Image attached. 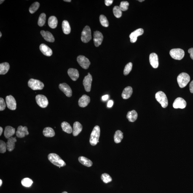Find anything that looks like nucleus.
<instances>
[{"label":"nucleus","mask_w":193,"mask_h":193,"mask_svg":"<svg viewBox=\"0 0 193 193\" xmlns=\"http://www.w3.org/2000/svg\"><path fill=\"white\" fill-rule=\"evenodd\" d=\"M48 159L52 164L57 166L64 167L66 165V163L57 154L52 153L49 154Z\"/></svg>","instance_id":"obj_1"},{"label":"nucleus","mask_w":193,"mask_h":193,"mask_svg":"<svg viewBox=\"0 0 193 193\" xmlns=\"http://www.w3.org/2000/svg\"><path fill=\"white\" fill-rule=\"evenodd\" d=\"M100 135V128L98 126H95L91 133L90 138V143L92 146H95L99 142Z\"/></svg>","instance_id":"obj_2"},{"label":"nucleus","mask_w":193,"mask_h":193,"mask_svg":"<svg viewBox=\"0 0 193 193\" xmlns=\"http://www.w3.org/2000/svg\"><path fill=\"white\" fill-rule=\"evenodd\" d=\"M190 80L189 75L186 73H182L177 78V81L179 87L181 88L185 87Z\"/></svg>","instance_id":"obj_3"},{"label":"nucleus","mask_w":193,"mask_h":193,"mask_svg":"<svg viewBox=\"0 0 193 193\" xmlns=\"http://www.w3.org/2000/svg\"><path fill=\"white\" fill-rule=\"evenodd\" d=\"M156 100L161 105L163 108L167 107L168 105V101L166 94L162 91H159L156 94Z\"/></svg>","instance_id":"obj_4"},{"label":"nucleus","mask_w":193,"mask_h":193,"mask_svg":"<svg viewBox=\"0 0 193 193\" xmlns=\"http://www.w3.org/2000/svg\"><path fill=\"white\" fill-rule=\"evenodd\" d=\"M28 86L33 90H41L44 88V84L38 80L32 79L28 81Z\"/></svg>","instance_id":"obj_5"},{"label":"nucleus","mask_w":193,"mask_h":193,"mask_svg":"<svg viewBox=\"0 0 193 193\" xmlns=\"http://www.w3.org/2000/svg\"><path fill=\"white\" fill-rule=\"evenodd\" d=\"M92 39L91 32V28L88 26H86L84 28L81 34V39L82 42L87 43Z\"/></svg>","instance_id":"obj_6"},{"label":"nucleus","mask_w":193,"mask_h":193,"mask_svg":"<svg viewBox=\"0 0 193 193\" xmlns=\"http://www.w3.org/2000/svg\"><path fill=\"white\" fill-rule=\"evenodd\" d=\"M170 54L172 58L175 60H180L184 57L185 52L181 49H173L170 51Z\"/></svg>","instance_id":"obj_7"},{"label":"nucleus","mask_w":193,"mask_h":193,"mask_svg":"<svg viewBox=\"0 0 193 193\" xmlns=\"http://www.w3.org/2000/svg\"><path fill=\"white\" fill-rule=\"evenodd\" d=\"M36 100L38 106L41 108H46L48 105V100L45 95H36Z\"/></svg>","instance_id":"obj_8"},{"label":"nucleus","mask_w":193,"mask_h":193,"mask_svg":"<svg viewBox=\"0 0 193 193\" xmlns=\"http://www.w3.org/2000/svg\"><path fill=\"white\" fill-rule=\"evenodd\" d=\"M77 61L80 66L84 69H88L91 64L90 60L84 55L79 56L77 58Z\"/></svg>","instance_id":"obj_9"},{"label":"nucleus","mask_w":193,"mask_h":193,"mask_svg":"<svg viewBox=\"0 0 193 193\" xmlns=\"http://www.w3.org/2000/svg\"><path fill=\"white\" fill-rule=\"evenodd\" d=\"M7 107L11 110H15L17 108V103L14 97L12 95H8L6 98Z\"/></svg>","instance_id":"obj_10"},{"label":"nucleus","mask_w":193,"mask_h":193,"mask_svg":"<svg viewBox=\"0 0 193 193\" xmlns=\"http://www.w3.org/2000/svg\"><path fill=\"white\" fill-rule=\"evenodd\" d=\"M92 81V77L90 73H88V74L84 77L83 80V85H84V89L86 91L90 92L91 90V84Z\"/></svg>","instance_id":"obj_11"},{"label":"nucleus","mask_w":193,"mask_h":193,"mask_svg":"<svg viewBox=\"0 0 193 193\" xmlns=\"http://www.w3.org/2000/svg\"><path fill=\"white\" fill-rule=\"evenodd\" d=\"M93 41L95 47H98L102 42L103 36L102 33L98 31L94 32Z\"/></svg>","instance_id":"obj_12"},{"label":"nucleus","mask_w":193,"mask_h":193,"mask_svg":"<svg viewBox=\"0 0 193 193\" xmlns=\"http://www.w3.org/2000/svg\"><path fill=\"white\" fill-rule=\"evenodd\" d=\"M186 102L183 98L178 97L175 100L173 103V106L175 109H184L186 106Z\"/></svg>","instance_id":"obj_13"},{"label":"nucleus","mask_w":193,"mask_h":193,"mask_svg":"<svg viewBox=\"0 0 193 193\" xmlns=\"http://www.w3.org/2000/svg\"><path fill=\"white\" fill-rule=\"evenodd\" d=\"M59 88L63 92L65 95L68 97H71L72 95V90L69 86L66 83L60 84L59 86Z\"/></svg>","instance_id":"obj_14"},{"label":"nucleus","mask_w":193,"mask_h":193,"mask_svg":"<svg viewBox=\"0 0 193 193\" xmlns=\"http://www.w3.org/2000/svg\"><path fill=\"white\" fill-rule=\"evenodd\" d=\"M144 33V30L142 28L138 29L132 32L130 35L131 42L134 43L136 42L138 36H141Z\"/></svg>","instance_id":"obj_15"},{"label":"nucleus","mask_w":193,"mask_h":193,"mask_svg":"<svg viewBox=\"0 0 193 193\" xmlns=\"http://www.w3.org/2000/svg\"><path fill=\"white\" fill-rule=\"evenodd\" d=\"M16 135L18 138H24L25 135H28L29 132L27 127L26 126L23 127L22 126H19L16 132Z\"/></svg>","instance_id":"obj_16"},{"label":"nucleus","mask_w":193,"mask_h":193,"mask_svg":"<svg viewBox=\"0 0 193 193\" xmlns=\"http://www.w3.org/2000/svg\"><path fill=\"white\" fill-rule=\"evenodd\" d=\"M149 60L150 63L153 68H157L158 67L159 58L157 54L154 53H151L149 55Z\"/></svg>","instance_id":"obj_17"},{"label":"nucleus","mask_w":193,"mask_h":193,"mask_svg":"<svg viewBox=\"0 0 193 193\" xmlns=\"http://www.w3.org/2000/svg\"><path fill=\"white\" fill-rule=\"evenodd\" d=\"M90 98L86 95H84L81 97L79 100V106L81 107H85L90 103Z\"/></svg>","instance_id":"obj_18"},{"label":"nucleus","mask_w":193,"mask_h":193,"mask_svg":"<svg viewBox=\"0 0 193 193\" xmlns=\"http://www.w3.org/2000/svg\"><path fill=\"white\" fill-rule=\"evenodd\" d=\"M39 49L42 53L46 56L49 57L52 55V49L45 44H41L39 46Z\"/></svg>","instance_id":"obj_19"},{"label":"nucleus","mask_w":193,"mask_h":193,"mask_svg":"<svg viewBox=\"0 0 193 193\" xmlns=\"http://www.w3.org/2000/svg\"><path fill=\"white\" fill-rule=\"evenodd\" d=\"M41 34L46 41L50 42H53L55 41V38L51 33L48 31H41Z\"/></svg>","instance_id":"obj_20"},{"label":"nucleus","mask_w":193,"mask_h":193,"mask_svg":"<svg viewBox=\"0 0 193 193\" xmlns=\"http://www.w3.org/2000/svg\"><path fill=\"white\" fill-rule=\"evenodd\" d=\"M68 74L69 77L73 81H76L79 77V73L78 70L74 68H69L68 71Z\"/></svg>","instance_id":"obj_21"},{"label":"nucleus","mask_w":193,"mask_h":193,"mask_svg":"<svg viewBox=\"0 0 193 193\" xmlns=\"http://www.w3.org/2000/svg\"><path fill=\"white\" fill-rule=\"evenodd\" d=\"M82 130V126L79 122H76L73 124V135L74 136H77Z\"/></svg>","instance_id":"obj_22"},{"label":"nucleus","mask_w":193,"mask_h":193,"mask_svg":"<svg viewBox=\"0 0 193 193\" xmlns=\"http://www.w3.org/2000/svg\"><path fill=\"white\" fill-rule=\"evenodd\" d=\"M15 133V129L11 126H6L5 129L4 135L6 138L12 137Z\"/></svg>","instance_id":"obj_23"},{"label":"nucleus","mask_w":193,"mask_h":193,"mask_svg":"<svg viewBox=\"0 0 193 193\" xmlns=\"http://www.w3.org/2000/svg\"><path fill=\"white\" fill-rule=\"evenodd\" d=\"M16 142L17 140L16 138H13L12 137L8 139L7 145L8 151L11 152L15 148V143Z\"/></svg>","instance_id":"obj_24"},{"label":"nucleus","mask_w":193,"mask_h":193,"mask_svg":"<svg viewBox=\"0 0 193 193\" xmlns=\"http://www.w3.org/2000/svg\"><path fill=\"white\" fill-rule=\"evenodd\" d=\"M133 89L131 87L128 86L124 89L122 94V97L124 99H128L131 96Z\"/></svg>","instance_id":"obj_25"},{"label":"nucleus","mask_w":193,"mask_h":193,"mask_svg":"<svg viewBox=\"0 0 193 193\" xmlns=\"http://www.w3.org/2000/svg\"><path fill=\"white\" fill-rule=\"evenodd\" d=\"M43 133L44 136L47 138H52L55 135L53 129L50 127H47L44 128L43 131Z\"/></svg>","instance_id":"obj_26"},{"label":"nucleus","mask_w":193,"mask_h":193,"mask_svg":"<svg viewBox=\"0 0 193 193\" xmlns=\"http://www.w3.org/2000/svg\"><path fill=\"white\" fill-rule=\"evenodd\" d=\"M138 117V113L134 110L128 112L127 115V119L131 122H135L137 119Z\"/></svg>","instance_id":"obj_27"},{"label":"nucleus","mask_w":193,"mask_h":193,"mask_svg":"<svg viewBox=\"0 0 193 193\" xmlns=\"http://www.w3.org/2000/svg\"><path fill=\"white\" fill-rule=\"evenodd\" d=\"M10 68V65L7 62H4L0 64V74H5L8 71Z\"/></svg>","instance_id":"obj_28"},{"label":"nucleus","mask_w":193,"mask_h":193,"mask_svg":"<svg viewBox=\"0 0 193 193\" xmlns=\"http://www.w3.org/2000/svg\"><path fill=\"white\" fill-rule=\"evenodd\" d=\"M58 22L57 18L54 16H52L49 18L48 24L49 27L51 28L55 29L56 28Z\"/></svg>","instance_id":"obj_29"},{"label":"nucleus","mask_w":193,"mask_h":193,"mask_svg":"<svg viewBox=\"0 0 193 193\" xmlns=\"http://www.w3.org/2000/svg\"><path fill=\"white\" fill-rule=\"evenodd\" d=\"M79 160L81 164L87 167H91L93 164L91 161L87 159L86 157H84V156L79 157Z\"/></svg>","instance_id":"obj_30"},{"label":"nucleus","mask_w":193,"mask_h":193,"mask_svg":"<svg viewBox=\"0 0 193 193\" xmlns=\"http://www.w3.org/2000/svg\"><path fill=\"white\" fill-rule=\"evenodd\" d=\"M62 28L63 33L66 34H69L71 31V27L69 23L67 21L65 20L63 21L62 23Z\"/></svg>","instance_id":"obj_31"},{"label":"nucleus","mask_w":193,"mask_h":193,"mask_svg":"<svg viewBox=\"0 0 193 193\" xmlns=\"http://www.w3.org/2000/svg\"><path fill=\"white\" fill-rule=\"evenodd\" d=\"M61 127L64 131L70 134L72 133L73 129L70 124L66 122H63L61 124Z\"/></svg>","instance_id":"obj_32"},{"label":"nucleus","mask_w":193,"mask_h":193,"mask_svg":"<svg viewBox=\"0 0 193 193\" xmlns=\"http://www.w3.org/2000/svg\"><path fill=\"white\" fill-rule=\"evenodd\" d=\"M123 133L120 130H117L115 132L114 135V141L116 143H120L123 138Z\"/></svg>","instance_id":"obj_33"},{"label":"nucleus","mask_w":193,"mask_h":193,"mask_svg":"<svg viewBox=\"0 0 193 193\" xmlns=\"http://www.w3.org/2000/svg\"><path fill=\"white\" fill-rule=\"evenodd\" d=\"M46 19V14L44 13H41L40 15L38 20V25L40 27H42L45 24Z\"/></svg>","instance_id":"obj_34"},{"label":"nucleus","mask_w":193,"mask_h":193,"mask_svg":"<svg viewBox=\"0 0 193 193\" xmlns=\"http://www.w3.org/2000/svg\"><path fill=\"white\" fill-rule=\"evenodd\" d=\"M33 183L32 180L28 178H23L21 181L22 185L25 187H29L33 184Z\"/></svg>","instance_id":"obj_35"},{"label":"nucleus","mask_w":193,"mask_h":193,"mask_svg":"<svg viewBox=\"0 0 193 193\" xmlns=\"http://www.w3.org/2000/svg\"><path fill=\"white\" fill-rule=\"evenodd\" d=\"M100 23L103 26L105 27H107L109 26V23L105 16L101 15L100 17Z\"/></svg>","instance_id":"obj_36"},{"label":"nucleus","mask_w":193,"mask_h":193,"mask_svg":"<svg viewBox=\"0 0 193 193\" xmlns=\"http://www.w3.org/2000/svg\"><path fill=\"white\" fill-rule=\"evenodd\" d=\"M119 6H116L113 8V13L115 16L117 18H120L122 16V12Z\"/></svg>","instance_id":"obj_37"},{"label":"nucleus","mask_w":193,"mask_h":193,"mask_svg":"<svg viewBox=\"0 0 193 193\" xmlns=\"http://www.w3.org/2000/svg\"><path fill=\"white\" fill-rule=\"evenodd\" d=\"M39 6L40 4L38 2L33 3L29 8V11L30 13L31 14L34 13L39 8Z\"/></svg>","instance_id":"obj_38"},{"label":"nucleus","mask_w":193,"mask_h":193,"mask_svg":"<svg viewBox=\"0 0 193 193\" xmlns=\"http://www.w3.org/2000/svg\"><path fill=\"white\" fill-rule=\"evenodd\" d=\"M101 178L104 182L107 183L111 182L112 181V178L108 174L106 173H103L101 176Z\"/></svg>","instance_id":"obj_39"},{"label":"nucleus","mask_w":193,"mask_h":193,"mask_svg":"<svg viewBox=\"0 0 193 193\" xmlns=\"http://www.w3.org/2000/svg\"><path fill=\"white\" fill-rule=\"evenodd\" d=\"M132 67V63L130 62L126 65L124 70V73L125 76L127 75L131 71Z\"/></svg>","instance_id":"obj_40"},{"label":"nucleus","mask_w":193,"mask_h":193,"mask_svg":"<svg viewBox=\"0 0 193 193\" xmlns=\"http://www.w3.org/2000/svg\"><path fill=\"white\" fill-rule=\"evenodd\" d=\"M7 148V143L1 140L0 141V152L1 153H5Z\"/></svg>","instance_id":"obj_41"},{"label":"nucleus","mask_w":193,"mask_h":193,"mask_svg":"<svg viewBox=\"0 0 193 193\" xmlns=\"http://www.w3.org/2000/svg\"><path fill=\"white\" fill-rule=\"evenodd\" d=\"M129 5V3L127 1H123L121 3L119 8L121 10L123 11H126L128 9Z\"/></svg>","instance_id":"obj_42"},{"label":"nucleus","mask_w":193,"mask_h":193,"mask_svg":"<svg viewBox=\"0 0 193 193\" xmlns=\"http://www.w3.org/2000/svg\"><path fill=\"white\" fill-rule=\"evenodd\" d=\"M6 107V104L4 100L2 98H0V111L4 110Z\"/></svg>","instance_id":"obj_43"},{"label":"nucleus","mask_w":193,"mask_h":193,"mask_svg":"<svg viewBox=\"0 0 193 193\" xmlns=\"http://www.w3.org/2000/svg\"><path fill=\"white\" fill-rule=\"evenodd\" d=\"M113 1V0H105V4L106 6H109L112 4Z\"/></svg>","instance_id":"obj_44"},{"label":"nucleus","mask_w":193,"mask_h":193,"mask_svg":"<svg viewBox=\"0 0 193 193\" xmlns=\"http://www.w3.org/2000/svg\"><path fill=\"white\" fill-rule=\"evenodd\" d=\"M188 52L190 54V57L193 60V48H191L188 50Z\"/></svg>","instance_id":"obj_45"},{"label":"nucleus","mask_w":193,"mask_h":193,"mask_svg":"<svg viewBox=\"0 0 193 193\" xmlns=\"http://www.w3.org/2000/svg\"><path fill=\"white\" fill-rule=\"evenodd\" d=\"M114 104V101L112 100H109L107 103V107L108 108H111Z\"/></svg>","instance_id":"obj_46"},{"label":"nucleus","mask_w":193,"mask_h":193,"mask_svg":"<svg viewBox=\"0 0 193 193\" xmlns=\"http://www.w3.org/2000/svg\"><path fill=\"white\" fill-rule=\"evenodd\" d=\"M189 90L191 93H193V80L189 84Z\"/></svg>","instance_id":"obj_47"},{"label":"nucleus","mask_w":193,"mask_h":193,"mask_svg":"<svg viewBox=\"0 0 193 193\" xmlns=\"http://www.w3.org/2000/svg\"><path fill=\"white\" fill-rule=\"evenodd\" d=\"M108 97H109V95H103V96L102 97V100H103V101H105V100H108Z\"/></svg>","instance_id":"obj_48"},{"label":"nucleus","mask_w":193,"mask_h":193,"mask_svg":"<svg viewBox=\"0 0 193 193\" xmlns=\"http://www.w3.org/2000/svg\"><path fill=\"white\" fill-rule=\"evenodd\" d=\"M3 131V129L2 127H0V135H2V132Z\"/></svg>","instance_id":"obj_49"},{"label":"nucleus","mask_w":193,"mask_h":193,"mask_svg":"<svg viewBox=\"0 0 193 193\" xmlns=\"http://www.w3.org/2000/svg\"><path fill=\"white\" fill-rule=\"evenodd\" d=\"M64 1H66V2H71V0H64Z\"/></svg>","instance_id":"obj_50"},{"label":"nucleus","mask_w":193,"mask_h":193,"mask_svg":"<svg viewBox=\"0 0 193 193\" xmlns=\"http://www.w3.org/2000/svg\"><path fill=\"white\" fill-rule=\"evenodd\" d=\"M2 184V181L1 180H0V186H1V185Z\"/></svg>","instance_id":"obj_51"},{"label":"nucleus","mask_w":193,"mask_h":193,"mask_svg":"<svg viewBox=\"0 0 193 193\" xmlns=\"http://www.w3.org/2000/svg\"><path fill=\"white\" fill-rule=\"evenodd\" d=\"M4 1V0H1V1H0V4H2Z\"/></svg>","instance_id":"obj_52"},{"label":"nucleus","mask_w":193,"mask_h":193,"mask_svg":"<svg viewBox=\"0 0 193 193\" xmlns=\"http://www.w3.org/2000/svg\"><path fill=\"white\" fill-rule=\"evenodd\" d=\"M1 36H2V34H1V32H0V37L1 38Z\"/></svg>","instance_id":"obj_53"},{"label":"nucleus","mask_w":193,"mask_h":193,"mask_svg":"<svg viewBox=\"0 0 193 193\" xmlns=\"http://www.w3.org/2000/svg\"><path fill=\"white\" fill-rule=\"evenodd\" d=\"M144 0H141V1H140V2H142V1H144Z\"/></svg>","instance_id":"obj_54"},{"label":"nucleus","mask_w":193,"mask_h":193,"mask_svg":"<svg viewBox=\"0 0 193 193\" xmlns=\"http://www.w3.org/2000/svg\"><path fill=\"white\" fill-rule=\"evenodd\" d=\"M62 193H68L67 192H66V191H64V192H62Z\"/></svg>","instance_id":"obj_55"}]
</instances>
